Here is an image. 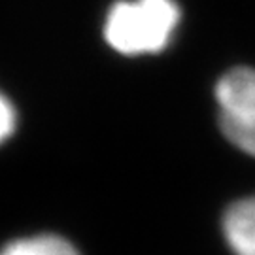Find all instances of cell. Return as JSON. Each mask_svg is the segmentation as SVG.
I'll list each match as a JSON object with an SVG mask.
<instances>
[{"mask_svg": "<svg viewBox=\"0 0 255 255\" xmlns=\"http://www.w3.org/2000/svg\"><path fill=\"white\" fill-rule=\"evenodd\" d=\"M219 127L229 142L255 157V68L229 70L216 85Z\"/></svg>", "mask_w": 255, "mask_h": 255, "instance_id": "obj_2", "label": "cell"}, {"mask_svg": "<svg viewBox=\"0 0 255 255\" xmlns=\"http://www.w3.org/2000/svg\"><path fill=\"white\" fill-rule=\"evenodd\" d=\"M0 255H80L78 250L61 237L38 235L19 238L0 250Z\"/></svg>", "mask_w": 255, "mask_h": 255, "instance_id": "obj_4", "label": "cell"}, {"mask_svg": "<svg viewBox=\"0 0 255 255\" xmlns=\"http://www.w3.org/2000/svg\"><path fill=\"white\" fill-rule=\"evenodd\" d=\"M227 246L235 255H255V195L233 202L221 219Z\"/></svg>", "mask_w": 255, "mask_h": 255, "instance_id": "obj_3", "label": "cell"}, {"mask_svg": "<svg viewBox=\"0 0 255 255\" xmlns=\"http://www.w3.org/2000/svg\"><path fill=\"white\" fill-rule=\"evenodd\" d=\"M176 0H119L104 21V40L121 55L161 53L180 25Z\"/></svg>", "mask_w": 255, "mask_h": 255, "instance_id": "obj_1", "label": "cell"}, {"mask_svg": "<svg viewBox=\"0 0 255 255\" xmlns=\"http://www.w3.org/2000/svg\"><path fill=\"white\" fill-rule=\"evenodd\" d=\"M15 125H17V112L8 97L0 93V144L13 134Z\"/></svg>", "mask_w": 255, "mask_h": 255, "instance_id": "obj_5", "label": "cell"}]
</instances>
